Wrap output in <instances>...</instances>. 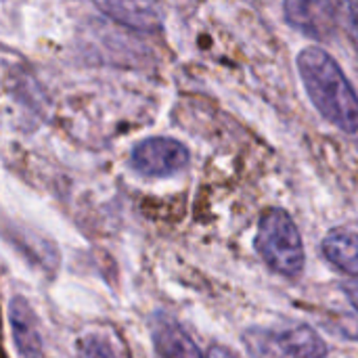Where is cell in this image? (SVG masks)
<instances>
[{"mask_svg": "<svg viewBox=\"0 0 358 358\" xmlns=\"http://www.w3.org/2000/svg\"><path fill=\"white\" fill-rule=\"evenodd\" d=\"M243 346L254 358H325V340L308 325L252 327L245 329Z\"/></svg>", "mask_w": 358, "mask_h": 358, "instance_id": "cell-3", "label": "cell"}, {"mask_svg": "<svg viewBox=\"0 0 358 358\" xmlns=\"http://www.w3.org/2000/svg\"><path fill=\"white\" fill-rule=\"evenodd\" d=\"M96 8L109 19L136 29V31H155L162 27V15L153 4L147 2H122V0H103L96 2Z\"/></svg>", "mask_w": 358, "mask_h": 358, "instance_id": "cell-8", "label": "cell"}, {"mask_svg": "<svg viewBox=\"0 0 358 358\" xmlns=\"http://www.w3.org/2000/svg\"><path fill=\"white\" fill-rule=\"evenodd\" d=\"M151 338L162 358H206L193 338L170 317L155 315L151 321Z\"/></svg>", "mask_w": 358, "mask_h": 358, "instance_id": "cell-6", "label": "cell"}, {"mask_svg": "<svg viewBox=\"0 0 358 358\" xmlns=\"http://www.w3.org/2000/svg\"><path fill=\"white\" fill-rule=\"evenodd\" d=\"M323 256L342 273L358 277V233L338 229L331 231L321 243Z\"/></svg>", "mask_w": 358, "mask_h": 358, "instance_id": "cell-9", "label": "cell"}, {"mask_svg": "<svg viewBox=\"0 0 358 358\" xmlns=\"http://www.w3.org/2000/svg\"><path fill=\"white\" fill-rule=\"evenodd\" d=\"M298 71L317 111L340 130L358 132V94L338 61L319 46L298 55Z\"/></svg>", "mask_w": 358, "mask_h": 358, "instance_id": "cell-1", "label": "cell"}, {"mask_svg": "<svg viewBox=\"0 0 358 358\" xmlns=\"http://www.w3.org/2000/svg\"><path fill=\"white\" fill-rule=\"evenodd\" d=\"M260 258L279 275L296 277L304 268V243L294 218L281 210L271 208L262 214L254 239Z\"/></svg>", "mask_w": 358, "mask_h": 358, "instance_id": "cell-2", "label": "cell"}, {"mask_svg": "<svg viewBox=\"0 0 358 358\" xmlns=\"http://www.w3.org/2000/svg\"><path fill=\"white\" fill-rule=\"evenodd\" d=\"M342 25L358 46V2H342Z\"/></svg>", "mask_w": 358, "mask_h": 358, "instance_id": "cell-11", "label": "cell"}, {"mask_svg": "<svg viewBox=\"0 0 358 358\" xmlns=\"http://www.w3.org/2000/svg\"><path fill=\"white\" fill-rule=\"evenodd\" d=\"M78 358H117V355L113 352V348L109 346L107 340H103L99 336H88L80 344Z\"/></svg>", "mask_w": 358, "mask_h": 358, "instance_id": "cell-10", "label": "cell"}, {"mask_svg": "<svg viewBox=\"0 0 358 358\" xmlns=\"http://www.w3.org/2000/svg\"><path fill=\"white\" fill-rule=\"evenodd\" d=\"M285 19L313 38L327 40L329 34L342 21V2H308V0H287L283 4Z\"/></svg>", "mask_w": 358, "mask_h": 358, "instance_id": "cell-5", "label": "cell"}, {"mask_svg": "<svg viewBox=\"0 0 358 358\" xmlns=\"http://www.w3.org/2000/svg\"><path fill=\"white\" fill-rule=\"evenodd\" d=\"M342 292L346 294V298L350 300V304L358 310V281H348L342 283Z\"/></svg>", "mask_w": 358, "mask_h": 358, "instance_id": "cell-12", "label": "cell"}, {"mask_svg": "<svg viewBox=\"0 0 358 358\" xmlns=\"http://www.w3.org/2000/svg\"><path fill=\"white\" fill-rule=\"evenodd\" d=\"M8 321L13 329V340L23 358L42 357V338L36 313L23 296H15L8 304Z\"/></svg>", "mask_w": 358, "mask_h": 358, "instance_id": "cell-7", "label": "cell"}, {"mask_svg": "<svg viewBox=\"0 0 358 358\" xmlns=\"http://www.w3.org/2000/svg\"><path fill=\"white\" fill-rule=\"evenodd\" d=\"M210 358H239L237 355H233L229 348H222V346H214L210 350Z\"/></svg>", "mask_w": 358, "mask_h": 358, "instance_id": "cell-13", "label": "cell"}, {"mask_svg": "<svg viewBox=\"0 0 358 358\" xmlns=\"http://www.w3.org/2000/svg\"><path fill=\"white\" fill-rule=\"evenodd\" d=\"M130 162L134 170L143 176H172L189 166L191 153L176 138L153 136L141 141L132 149Z\"/></svg>", "mask_w": 358, "mask_h": 358, "instance_id": "cell-4", "label": "cell"}]
</instances>
